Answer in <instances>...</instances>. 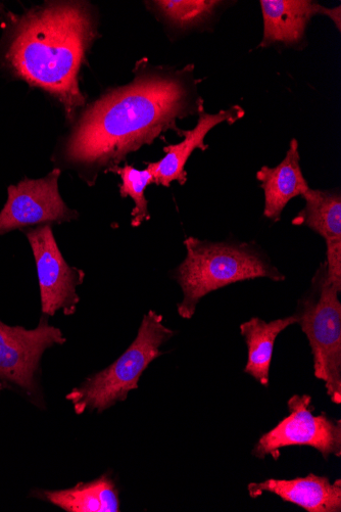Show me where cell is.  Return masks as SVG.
<instances>
[{
  "instance_id": "5b68a950",
  "label": "cell",
  "mask_w": 341,
  "mask_h": 512,
  "mask_svg": "<svg viewBox=\"0 0 341 512\" xmlns=\"http://www.w3.org/2000/svg\"><path fill=\"white\" fill-rule=\"evenodd\" d=\"M340 292L328 281L322 263L295 314L311 346L315 377L325 383L327 395L337 405L341 403Z\"/></svg>"
},
{
  "instance_id": "5bb4252c",
  "label": "cell",
  "mask_w": 341,
  "mask_h": 512,
  "mask_svg": "<svg viewBox=\"0 0 341 512\" xmlns=\"http://www.w3.org/2000/svg\"><path fill=\"white\" fill-rule=\"evenodd\" d=\"M31 497L51 503L69 512H119V490L110 473L91 482L65 490L32 491Z\"/></svg>"
},
{
  "instance_id": "d6986e66",
  "label": "cell",
  "mask_w": 341,
  "mask_h": 512,
  "mask_svg": "<svg viewBox=\"0 0 341 512\" xmlns=\"http://www.w3.org/2000/svg\"><path fill=\"white\" fill-rule=\"evenodd\" d=\"M326 257L328 281L341 290V240L326 242Z\"/></svg>"
},
{
  "instance_id": "6da1fadb",
  "label": "cell",
  "mask_w": 341,
  "mask_h": 512,
  "mask_svg": "<svg viewBox=\"0 0 341 512\" xmlns=\"http://www.w3.org/2000/svg\"><path fill=\"white\" fill-rule=\"evenodd\" d=\"M131 83L112 89L82 116L67 139L62 161L79 171L88 184L127 156L177 128V120L199 113L205 104L194 66L174 70L137 62Z\"/></svg>"
},
{
  "instance_id": "9c48e42d",
  "label": "cell",
  "mask_w": 341,
  "mask_h": 512,
  "mask_svg": "<svg viewBox=\"0 0 341 512\" xmlns=\"http://www.w3.org/2000/svg\"><path fill=\"white\" fill-rule=\"evenodd\" d=\"M61 170L41 179L25 178L9 186L8 201L0 212V236L34 225L69 222L77 213L66 205L59 191Z\"/></svg>"
},
{
  "instance_id": "277c9868",
  "label": "cell",
  "mask_w": 341,
  "mask_h": 512,
  "mask_svg": "<svg viewBox=\"0 0 341 512\" xmlns=\"http://www.w3.org/2000/svg\"><path fill=\"white\" fill-rule=\"evenodd\" d=\"M164 318L154 310L143 316L137 336L129 348L106 369L88 377L79 387L67 394L76 414L87 411L103 413L129 393L139 388L143 372L162 356L160 350L174 336Z\"/></svg>"
},
{
  "instance_id": "8992f818",
  "label": "cell",
  "mask_w": 341,
  "mask_h": 512,
  "mask_svg": "<svg viewBox=\"0 0 341 512\" xmlns=\"http://www.w3.org/2000/svg\"><path fill=\"white\" fill-rule=\"evenodd\" d=\"M48 318L42 314L34 330L10 327L0 320V390L15 392L39 409H45L41 384L43 354L67 342Z\"/></svg>"
},
{
  "instance_id": "9a60e30c",
  "label": "cell",
  "mask_w": 341,
  "mask_h": 512,
  "mask_svg": "<svg viewBox=\"0 0 341 512\" xmlns=\"http://www.w3.org/2000/svg\"><path fill=\"white\" fill-rule=\"evenodd\" d=\"M297 323L296 315H291L270 322L254 317L240 325V334L245 338L249 351L245 368L247 375L262 386H269L275 341L283 331Z\"/></svg>"
},
{
  "instance_id": "e0dca14e",
  "label": "cell",
  "mask_w": 341,
  "mask_h": 512,
  "mask_svg": "<svg viewBox=\"0 0 341 512\" xmlns=\"http://www.w3.org/2000/svg\"><path fill=\"white\" fill-rule=\"evenodd\" d=\"M109 172L117 173L121 177V197H130L135 203V208L131 212V225L138 227L144 221L150 220L149 202L145 198V190L154 183L152 172L148 168L137 170L130 165H125L124 167L117 166Z\"/></svg>"
},
{
  "instance_id": "8fae6325",
  "label": "cell",
  "mask_w": 341,
  "mask_h": 512,
  "mask_svg": "<svg viewBox=\"0 0 341 512\" xmlns=\"http://www.w3.org/2000/svg\"><path fill=\"white\" fill-rule=\"evenodd\" d=\"M199 121L192 130L184 131V141L178 145H171L164 148L166 156L155 163H150L148 169L154 176V183L169 188L173 181L184 184L187 181L185 165L191 154L200 149L203 152L208 150L205 138L208 133L221 123L234 124L245 117L246 112L240 106H233L217 114H209L205 111V104L200 107Z\"/></svg>"
},
{
  "instance_id": "7c38bea8",
  "label": "cell",
  "mask_w": 341,
  "mask_h": 512,
  "mask_svg": "<svg viewBox=\"0 0 341 512\" xmlns=\"http://www.w3.org/2000/svg\"><path fill=\"white\" fill-rule=\"evenodd\" d=\"M248 489L252 498H258L263 493L269 492L308 512L341 511L340 480L331 484L327 477L310 474L306 478L295 480L270 479L262 483H252Z\"/></svg>"
},
{
  "instance_id": "2e32d148",
  "label": "cell",
  "mask_w": 341,
  "mask_h": 512,
  "mask_svg": "<svg viewBox=\"0 0 341 512\" xmlns=\"http://www.w3.org/2000/svg\"><path fill=\"white\" fill-rule=\"evenodd\" d=\"M303 197L306 206L292 224L308 226L325 242L341 240L340 193L309 189Z\"/></svg>"
},
{
  "instance_id": "ba28073f",
  "label": "cell",
  "mask_w": 341,
  "mask_h": 512,
  "mask_svg": "<svg viewBox=\"0 0 341 512\" xmlns=\"http://www.w3.org/2000/svg\"><path fill=\"white\" fill-rule=\"evenodd\" d=\"M31 246L38 275L41 312L53 317L60 310L75 314L80 298L77 287L83 284V270L70 266L62 255L51 225L25 232Z\"/></svg>"
},
{
  "instance_id": "7a4b0ae2",
  "label": "cell",
  "mask_w": 341,
  "mask_h": 512,
  "mask_svg": "<svg viewBox=\"0 0 341 512\" xmlns=\"http://www.w3.org/2000/svg\"><path fill=\"white\" fill-rule=\"evenodd\" d=\"M94 36L84 5L51 3L13 19L4 59L16 76L50 92L71 116L85 102L78 73Z\"/></svg>"
},
{
  "instance_id": "30bf717a",
  "label": "cell",
  "mask_w": 341,
  "mask_h": 512,
  "mask_svg": "<svg viewBox=\"0 0 341 512\" xmlns=\"http://www.w3.org/2000/svg\"><path fill=\"white\" fill-rule=\"evenodd\" d=\"M260 5L264 20L262 48L276 43L301 44L311 19L317 15L330 18L340 31V7L327 9L309 0H262Z\"/></svg>"
},
{
  "instance_id": "3957f363",
  "label": "cell",
  "mask_w": 341,
  "mask_h": 512,
  "mask_svg": "<svg viewBox=\"0 0 341 512\" xmlns=\"http://www.w3.org/2000/svg\"><path fill=\"white\" fill-rule=\"evenodd\" d=\"M184 245L186 258L173 275L183 292L177 310L184 319L192 318L205 296L232 284L262 277L285 281L286 277L253 245L213 243L192 237Z\"/></svg>"
},
{
  "instance_id": "ac0fdd59",
  "label": "cell",
  "mask_w": 341,
  "mask_h": 512,
  "mask_svg": "<svg viewBox=\"0 0 341 512\" xmlns=\"http://www.w3.org/2000/svg\"><path fill=\"white\" fill-rule=\"evenodd\" d=\"M153 7L172 25L179 28H190L209 21L223 4L216 0H164L154 2Z\"/></svg>"
},
{
  "instance_id": "52a82bcc",
  "label": "cell",
  "mask_w": 341,
  "mask_h": 512,
  "mask_svg": "<svg viewBox=\"0 0 341 512\" xmlns=\"http://www.w3.org/2000/svg\"><path fill=\"white\" fill-rule=\"evenodd\" d=\"M289 415L270 432L263 435L253 455L264 459H278L280 450L289 446H310L327 460L330 455H341V422L333 421L325 413L315 416L312 397L295 395L288 401Z\"/></svg>"
},
{
  "instance_id": "4fadbf2b",
  "label": "cell",
  "mask_w": 341,
  "mask_h": 512,
  "mask_svg": "<svg viewBox=\"0 0 341 512\" xmlns=\"http://www.w3.org/2000/svg\"><path fill=\"white\" fill-rule=\"evenodd\" d=\"M297 139H292L284 160L276 167L263 166L257 173L261 188L265 192L264 216L274 222L281 218L282 211L290 200L303 196L310 186L300 165Z\"/></svg>"
}]
</instances>
